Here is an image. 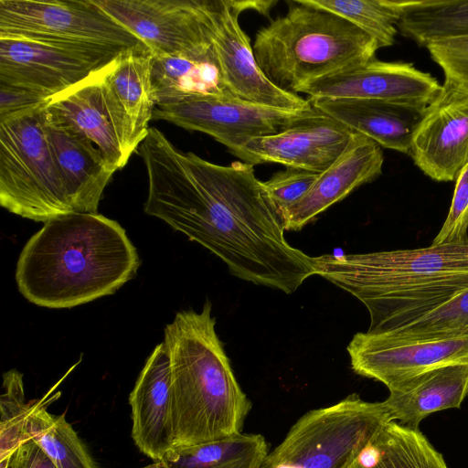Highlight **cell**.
I'll use <instances>...</instances> for the list:
<instances>
[{
	"label": "cell",
	"mask_w": 468,
	"mask_h": 468,
	"mask_svg": "<svg viewBox=\"0 0 468 468\" xmlns=\"http://www.w3.org/2000/svg\"><path fill=\"white\" fill-rule=\"evenodd\" d=\"M110 65L51 98L45 111L50 118L88 137L117 171L135 149L127 120L104 80Z\"/></svg>",
	"instance_id": "15"
},
{
	"label": "cell",
	"mask_w": 468,
	"mask_h": 468,
	"mask_svg": "<svg viewBox=\"0 0 468 468\" xmlns=\"http://www.w3.org/2000/svg\"><path fill=\"white\" fill-rule=\"evenodd\" d=\"M383 163L381 146L368 137L354 133L339 158L318 175L300 201L282 215L284 229H302L353 190L378 178L382 173Z\"/></svg>",
	"instance_id": "18"
},
{
	"label": "cell",
	"mask_w": 468,
	"mask_h": 468,
	"mask_svg": "<svg viewBox=\"0 0 468 468\" xmlns=\"http://www.w3.org/2000/svg\"><path fill=\"white\" fill-rule=\"evenodd\" d=\"M313 107L381 147L409 154L425 109L381 100L310 98Z\"/></svg>",
	"instance_id": "21"
},
{
	"label": "cell",
	"mask_w": 468,
	"mask_h": 468,
	"mask_svg": "<svg viewBox=\"0 0 468 468\" xmlns=\"http://www.w3.org/2000/svg\"><path fill=\"white\" fill-rule=\"evenodd\" d=\"M0 468H6V464L5 463L0 464Z\"/></svg>",
	"instance_id": "39"
},
{
	"label": "cell",
	"mask_w": 468,
	"mask_h": 468,
	"mask_svg": "<svg viewBox=\"0 0 468 468\" xmlns=\"http://www.w3.org/2000/svg\"><path fill=\"white\" fill-rule=\"evenodd\" d=\"M390 420L383 402H367L352 394L301 417L261 468H349Z\"/></svg>",
	"instance_id": "7"
},
{
	"label": "cell",
	"mask_w": 468,
	"mask_h": 468,
	"mask_svg": "<svg viewBox=\"0 0 468 468\" xmlns=\"http://www.w3.org/2000/svg\"><path fill=\"white\" fill-rule=\"evenodd\" d=\"M231 4L239 14L250 9L263 16H268L271 9L277 4V0H231Z\"/></svg>",
	"instance_id": "37"
},
{
	"label": "cell",
	"mask_w": 468,
	"mask_h": 468,
	"mask_svg": "<svg viewBox=\"0 0 468 468\" xmlns=\"http://www.w3.org/2000/svg\"><path fill=\"white\" fill-rule=\"evenodd\" d=\"M46 128L73 213H97L103 191L116 170L85 135L50 118Z\"/></svg>",
	"instance_id": "20"
},
{
	"label": "cell",
	"mask_w": 468,
	"mask_h": 468,
	"mask_svg": "<svg viewBox=\"0 0 468 468\" xmlns=\"http://www.w3.org/2000/svg\"><path fill=\"white\" fill-rule=\"evenodd\" d=\"M4 463L6 468H58L30 438L20 441L8 461Z\"/></svg>",
	"instance_id": "36"
},
{
	"label": "cell",
	"mask_w": 468,
	"mask_h": 468,
	"mask_svg": "<svg viewBox=\"0 0 468 468\" xmlns=\"http://www.w3.org/2000/svg\"><path fill=\"white\" fill-rule=\"evenodd\" d=\"M32 439L58 468H99L63 415L47 410L46 399L30 401L24 439Z\"/></svg>",
	"instance_id": "27"
},
{
	"label": "cell",
	"mask_w": 468,
	"mask_h": 468,
	"mask_svg": "<svg viewBox=\"0 0 468 468\" xmlns=\"http://www.w3.org/2000/svg\"><path fill=\"white\" fill-rule=\"evenodd\" d=\"M314 111V107L287 111L211 95L155 106L153 119L207 133L234 155L250 140L280 133Z\"/></svg>",
	"instance_id": "11"
},
{
	"label": "cell",
	"mask_w": 468,
	"mask_h": 468,
	"mask_svg": "<svg viewBox=\"0 0 468 468\" xmlns=\"http://www.w3.org/2000/svg\"><path fill=\"white\" fill-rule=\"evenodd\" d=\"M211 309L207 300L200 313L180 311L165 327L171 366L172 448L241 432L251 408L216 333Z\"/></svg>",
	"instance_id": "4"
},
{
	"label": "cell",
	"mask_w": 468,
	"mask_h": 468,
	"mask_svg": "<svg viewBox=\"0 0 468 468\" xmlns=\"http://www.w3.org/2000/svg\"><path fill=\"white\" fill-rule=\"evenodd\" d=\"M29 402L25 400L23 375L11 369L3 375L0 398V463H6L24 441V422Z\"/></svg>",
	"instance_id": "31"
},
{
	"label": "cell",
	"mask_w": 468,
	"mask_h": 468,
	"mask_svg": "<svg viewBox=\"0 0 468 468\" xmlns=\"http://www.w3.org/2000/svg\"><path fill=\"white\" fill-rule=\"evenodd\" d=\"M354 132L315 109L275 134L247 143L234 155L245 163H275L320 174L349 144Z\"/></svg>",
	"instance_id": "16"
},
{
	"label": "cell",
	"mask_w": 468,
	"mask_h": 468,
	"mask_svg": "<svg viewBox=\"0 0 468 468\" xmlns=\"http://www.w3.org/2000/svg\"><path fill=\"white\" fill-rule=\"evenodd\" d=\"M50 100L27 88L0 83V122L45 108Z\"/></svg>",
	"instance_id": "35"
},
{
	"label": "cell",
	"mask_w": 468,
	"mask_h": 468,
	"mask_svg": "<svg viewBox=\"0 0 468 468\" xmlns=\"http://www.w3.org/2000/svg\"><path fill=\"white\" fill-rule=\"evenodd\" d=\"M468 240V165L455 180L451 207L431 245L458 243Z\"/></svg>",
	"instance_id": "34"
},
{
	"label": "cell",
	"mask_w": 468,
	"mask_h": 468,
	"mask_svg": "<svg viewBox=\"0 0 468 468\" xmlns=\"http://www.w3.org/2000/svg\"><path fill=\"white\" fill-rule=\"evenodd\" d=\"M349 468H448L419 430L385 423Z\"/></svg>",
	"instance_id": "25"
},
{
	"label": "cell",
	"mask_w": 468,
	"mask_h": 468,
	"mask_svg": "<svg viewBox=\"0 0 468 468\" xmlns=\"http://www.w3.org/2000/svg\"><path fill=\"white\" fill-rule=\"evenodd\" d=\"M124 50L0 35V83L53 98L106 68Z\"/></svg>",
	"instance_id": "8"
},
{
	"label": "cell",
	"mask_w": 468,
	"mask_h": 468,
	"mask_svg": "<svg viewBox=\"0 0 468 468\" xmlns=\"http://www.w3.org/2000/svg\"><path fill=\"white\" fill-rule=\"evenodd\" d=\"M152 83L156 106L200 96L232 97L225 89L216 51L153 56Z\"/></svg>",
	"instance_id": "24"
},
{
	"label": "cell",
	"mask_w": 468,
	"mask_h": 468,
	"mask_svg": "<svg viewBox=\"0 0 468 468\" xmlns=\"http://www.w3.org/2000/svg\"><path fill=\"white\" fill-rule=\"evenodd\" d=\"M252 49L268 80L296 94L311 80L376 58L378 48L343 17L306 0H292L284 16L257 32Z\"/></svg>",
	"instance_id": "5"
},
{
	"label": "cell",
	"mask_w": 468,
	"mask_h": 468,
	"mask_svg": "<svg viewBox=\"0 0 468 468\" xmlns=\"http://www.w3.org/2000/svg\"><path fill=\"white\" fill-rule=\"evenodd\" d=\"M137 152L148 176L144 212L217 255L230 274L288 294L316 274L313 257L285 239L253 165L208 162L179 150L155 127Z\"/></svg>",
	"instance_id": "1"
},
{
	"label": "cell",
	"mask_w": 468,
	"mask_h": 468,
	"mask_svg": "<svg viewBox=\"0 0 468 468\" xmlns=\"http://www.w3.org/2000/svg\"><path fill=\"white\" fill-rule=\"evenodd\" d=\"M45 108L0 122V204L41 222L73 213L48 141Z\"/></svg>",
	"instance_id": "6"
},
{
	"label": "cell",
	"mask_w": 468,
	"mask_h": 468,
	"mask_svg": "<svg viewBox=\"0 0 468 468\" xmlns=\"http://www.w3.org/2000/svg\"><path fill=\"white\" fill-rule=\"evenodd\" d=\"M315 273L357 298L379 334L417 318L468 287V240L313 257Z\"/></svg>",
	"instance_id": "3"
},
{
	"label": "cell",
	"mask_w": 468,
	"mask_h": 468,
	"mask_svg": "<svg viewBox=\"0 0 468 468\" xmlns=\"http://www.w3.org/2000/svg\"><path fill=\"white\" fill-rule=\"evenodd\" d=\"M153 56L215 51L209 0H93Z\"/></svg>",
	"instance_id": "10"
},
{
	"label": "cell",
	"mask_w": 468,
	"mask_h": 468,
	"mask_svg": "<svg viewBox=\"0 0 468 468\" xmlns=\"http://www.w3.org/2000/svg\"><path fill=\"white\" fill-rule=\"evenodd\" d=\"M0 35L119 49L143 44L93 0H0Z\"/></svg>",
	"instance_id": "9"
},
{
	"label": "cell",
	"mask_w": 468,
	"mask_h": 468,
	"mask_svg": "<svg viewBox=\"0 0 468 468\" xmlns=\"http://www.w3.org/2000/svg\"><path fill=\"white\" fill-rule=\"evenodd\" d=\"M379 334L420 341H440L467 336L468 287L422 315Z\"/></svg>",
	"instance_id": "30"
},
{
	"label": "cell",
	"mask_w": 468,
	"mask_h": 468,
	"mask_svg": "<svg viewBox=\"0 0 468 468\" xmlns=\"http://www.w3.org/2000/svg\"><path fill=\"white\" fill-rule=\"evenodd\" d=\"M442 90L430 73L412 63L376 58L311 80L297 93L310 98L381 100L426 109Z\"/></svg>",
	"instance_id": "12"
},
{
	"label": "cell",
	"mask_w": 468,
	"mask_h": 468,
	"mask_svg": "<svg viewBox=\"0 0 468 468\" xmlns=\"http://www.w3.org/2000/svg\"><path fill=\"white\" fill-rule=\"evenodd\" d=\"M398 31L419 46L468 35V0H403Z\"/></svg>",
	"instance_id": "28"
},
{
	"label": "cell",
	"mask_w": 468,
	"mask_h": 468,
	"mask_svg": "<svg viewBox=\"0 0 468 468\" xmlns=\"http://www.w3.org/2000/svg\"><path fill=\"white\" fill-rule=\"evenodd\" d=\"M142 468H163V465H162L161 462H158V463H154L149 464V465L142 467Z\"/></svg>",
	"instance_id": "38"
},
{
	"label": "cell",
	"mask_w": 468,
	"mask_h": 468,
	"mask_svg": "<svg viewBox=\"0 0 468 468\" xmlns=\"http://www.w3.org/2000/svg\"><path fill=\"white\" fill-rule=\"evenodd\" d=\"M352 369L389 388L428 370L468 364V335L440 341L356 333L347 346Z\"/></svg>",
	"instance_id": "14"
},
{
	"label": "cell",
	"mask_w": 468,
	"mask_h": 468,
	"mask_svg": "<svg viewBox=\"0 0 468 468\" xmlns=\"http://www.w3.org/2000/svg\"><path fill=\"white\" fill-rule=\"evenodd\" d=\"M318 175L306 170L286 167L284 170L274 173L263 182L281 218L288 208L308 193Z\"/></svg>",
	"instance_id": "33"
},
{
	"label": "cell",
	"mask_w": 468,
	"mask_h": 468,
	"mask_svg": "<svg viewBox=\"0 0 468 468\" xmlns=\"http://www.w3.org/2000/svg\"><path fill=\"white\" fill-rule=\"evenodd\" d=\"M213 46L228 93L237 99L287 111L312 108L309 100L271 83L259 67L231 0H209Z\"/></svg>",
	"instance_id": "13"
},
{
	"label": "cell",
	"mask_w": 468,
	"mask_h": 468,
	"mask_svg": "<svg viewBox=\"0 0 468 468\" xmlns=\"http://www.w3.org/2000/svg\"><path fill=\"white\" fill-rule=\"evenodd\" d=\"M141 264L125 229L98 213L45 222L19 255L16 281L31 303L61 309L113 294Z\"/></svg>",
	"instance_id": "2"
},
{
	"label": "cell",
	"mask_w": 468,
	"mask_h": 468,
	"mask_svg": "<svg viewBox=\"0 0 468 468\" xmlns=\"http://www.w3.org/2000/svg\"><path fill=\"white\" fill-rule=\"evenodd\" d=\"M265 439L242 433L199 445L170 449L163 468H261L268 455Z\"/></svg>",
	"instance_id": "26"
},
{
	"label": "cell",
	"mask_w": 468,
	"mask_h": 468,
	"mask_svg": "<svg viewBox=\"0 0 468 468\" xmlns=\"http://www.w3.org/2000/svg\"><path fill=\"white\" fill-rule=\"evenodd\" d=\"M385 404L390 420L419 430L428 415L460 408L468 395V364L436 367L407 378L389 388Z\"/></svg>",
	"instance_id": "22"
},
{
	"label": "cell",
	"mask_w": 468,
	"mask_h": 468,
	"mask_svg": "<svg viewBox=\"0 0 468 468\" xmlns=\"http://www.w3.org/2000/svg\"><path fill=\"white\" fill-rule=\"evenodd\" d=\"M132 437L146 456L161 462L172 448L171 366L165 342L146 360L129 396Z\"/></svg>",
	"instance_id": "19"
},
{
	"label": "cell",
	"mask_w": 468,
	"mask_h": 468,
	"mask_svg": "<svg viewBox=\"0 0 468 468\" xmlns=\"http://www.w3.org/2000/svg\"><path fill=\"white\" fill-rule=\"evenodd\" d=\"M425 48L443 71V85L468 92V35L434 39Z\"/></svg>",
	"instance_id": "32"
},
{
	"label": "cell",
	"mask_w": 468,
	"mask_h": 468,
	"mask_svg": "<svg viewBox=\"0 0 468 468\" xmlns=\"http://www.w3.org/2000/svg\"><path fill=\"white\" fill-rule=\"evenodd\" d=\"M152 65L153 54L142 44L122 51L110 65L104 78L127 120L135 150L148 133L156 106Z\"/></svg>",
	"instance_id": "23"
},
{
	"label": "cell",
	"mask_w": 468,
	"mask_h": 468,
	"mask_svg": "<svg viewBox=\"0 0 468 468\" xmlns=\"http://www.w3.org/2000/svg\"><path fill=\"white\" fill-rule=\"evenodd\" d=\"M409 155L427 176L455 181L468 165V92L442 84L416 130Z\"/></svg>",
	"instance_id": "17"
},
{
	"label": "cell",
	"mask_w": 468,
	"mask_h": 468,
	"mask_svg": "<svg viewBox=\"0 0 468 468\" xmlns=\"http://www.w3.org/2000/svg\"><path fill=\"white\" fill-rule=\"evenodd\" d=\"M332 12L361 29L378 49L395 43L397 25L403 12V0H306Z\"/></svg>",
	"instance_id": "29"
}]
</instances>
